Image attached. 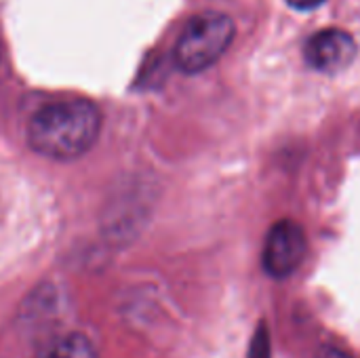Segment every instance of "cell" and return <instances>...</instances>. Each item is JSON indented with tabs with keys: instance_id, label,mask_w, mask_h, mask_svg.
Masks as SVG:
<instances>
[{
	"instance_id": "cell-1",
	"label": "cell",
	"mask_w": 360,
	"mask_h": 358,
	"mask_svg": "<svg viewBox=\"0 0 360 358\" xmlns=\"http://www.w3.org/2000/svg\"><path fill=\"white\" fill-rule=\"evenodd\" d=\"M101 129L99 110L89 101H59L40 108L27 124L34 152L53 160H72L93 148Z\"/></svg>"
},
{
	"instance_id": "cell-2",
	"label": "cell",
	"mask_w": 360,
	"mask_h": 358,
	"mask_svg": "<svg viewBox=\"0 0 360 358\" xmlns=\"http://www.w3.org/2000/svg\"><path fill=\"white\" fill-rule=\"evenodd\" d=\"M234 32V21L226 13L205 11L194 15L175 44L177 68L186 74L205 72L228 51Z\"/></svg>"
},
{
	"instance_id": "cell-3",
	"label": "cell",
	"mask_w": 360,
	"mask_h": 358,
	"mask_svg": "<svg viewBox=\"0 0 360 358\" xmlns=\"http://www.w3.org/2000/svg\"><path fill=\"white\" fill-rule=\"evenodd\" d=\"M308 253V238L300 224L291 219H283L274 224L266 236L262 264L268 276L272 279H289L302 266Z\"/></svg>"
},
{
	"instance_id": "cell-4",
	"label": "cell",
	"mask_w": 360,
	"mask_h": 358,
	"mask_svg": "<svg viewBox=\"0 0 360 358\" xmlns=\"http://www.w3.org/2000/svg\"><path fill=\"white\" fill-rule=\"evenodd\" d=\"M304 57L310 68L327 74L346 70L356 57V42L352 34L340 27H327L316 32L304 49Z\"/></svg>"
},
{
	"instance_id": "cell-5",
	"label": "cell",
	"mask_w": 360,
	"mask_h": 358,
	"mask_svg": "<svg viewBox=\"0 0 360 358\" xmlns=\"http://www.w3.org/2000/svg\"><path fill=\"white\" fill-rule=\"evenodd\" d=\"M34 358H97V352L84 335L68 333L51 340Z\"/></svg>"
},
{
	"instance_id": "cell-6",
	"label": "cell",
	"mask_w": 360,
	"mask_h": 358,
	"mask_svg": "<svg viewBox=\"0 0 360 358\" xmlns=\"http://www.w3.org/2000/svg\"><path fill=\"white\" fill-rule=\"evenodd\" d=\"M247 358H270V333H268L266 323H259Z\"/></svg>"
},
{
	"instance_id": "cell-7",
	"label": "cell",
	"mask_w": 360,
	"mask_h": 358,
	"mask_svg": "<svg viewBox=\"0 0 360 358\" xmlns=\"http://www.w3.org/2000/svg\"><path fill=\"white\" fill-rule=\"evenodd\" d=\"M316 358H352L350 354L342 352L340 348H333V346H323L319 352H316Z\"/></svg>"
},
{
	"instance_id": "cell-8",
	"label": "cell",
	"mask_w": 360,
	"mask_h": 358,
	"mask_svg": "<svg viewBox=\"0 0 360 358\" xmlns=\"http://www.w3.org/2000/svg\"><path fill=\"white\" fill-rule=\"evenodd\" d=\"M293 8H297V11H312V8H316V6H321L325 0H287Z\"/></svg>"
}]
</instances>
